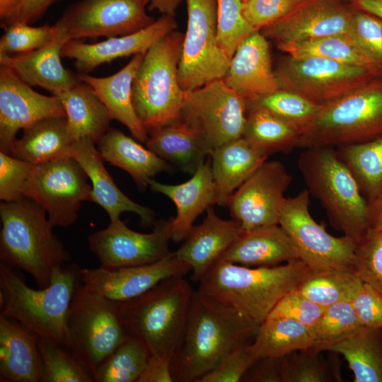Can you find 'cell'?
<instances>
[{"mask_svg": "<svg viewBox=\"0 0 382 382\" xmlns=\"http://www.w3.org/2000/svg\"><path fill=\"white\" fill-rule=\"evenodd\" d=\"M258 327L234 309L195 291L182 336L171 357L174 381L198 382L231 350L252 342Z\"/></svg>", "mask_w": 382, "mask_h": 382, "instance_id": "obj_1", "label": "cell"}, {"mask_svg": "<svg viewBox=\"0 0 382 382\" xmlns=\"http://www.w3.org/2000/svg\"><path fill=\"white\" fill-rule=\"evenodd\" d=\"M311 268L301 259L272 267H247L218 260L198 291L260 325L277 303L296 289Z\"/></svg>", "mask_w": 382, "mask_h": 382, "instance_id": "obj_2", "label": "cell"}, {"mask_svg": "<svg viewBox=\"0 0 382 382\" xmlns=\"http://www.w3.org/2000/svg\"><path fill=\"white\" fill-rule=\"evenodd\" d=\"M0 262L30 274L47 287L53 270L71 262V255L54 233L45 210L24 197L0 204Z\"/></svg>", "mask_w": 382, "mask_h": 382, "instance_id": "obj_3", "label": "cell"}, {"mask_svg": "<svg viewBox=\"0 0 382 382\" xmlns=\"http://www.w3.org/2000/svg\"><path fill=\"white\" fill-rule=\"evenodd\" d=\"M80 270L71 262L55 268L50 284L34 289L17 270L0 262V314L39 337L63 345L70 304L81 282Z\"/></svg>", "mask_w": 382, "mask_h": 382, "instance_id": "obj_4", "label": "cell"}, {"mask_svg": "<svg viewBox=\"0 0 382 382\" xmlns=\"http://www.w3.org/2000/svg\"><path fill=\"white\" fill-rule=\"evenodd\" d=\"M195 291L184 276L167 278L141 295L120 301L128 335L151 354L172 357L182 336Z\"/></svg>", "mask_w": 382, "mask_h": 382, "instance_id": "obj_5", "label": "cell"}, {"mask_svg": "<svg viewBox=\"0 0 382 382\" xmlns=\"http://www.w3.org/2000/svg\"><path fill=\"white\" fill-rule=\"evenodd\" d=\"M297 161L310 195L326 211L332 226L357 243L369 228V203L336 149H304Z\"/></svg>", "mask_w": 382, "mask_h": 382, "instance_id": "obj_6", "label": "cell"}, {"mask_svg": "<svg viewBox=\"0 0 382 382\" xmlns=\"http://www.w3.org/2000/svg\"><path fill=\"white\" fill-rule=\"evenodd\" d=\"M183 38L175 30L156 42L135 75L133 105L147 132L180 120L185 96L178 79Z\"/></svg>", "mask_w": 382, "mask_h": 382, "instance_id": "obj_7", "label": "cell"}, {"mask_svg": "<svg viewBox=\"0 0 382 382\" xmlns=\"http://www.w3.org/2000/svg\"><path fill=\"white\" fill-rule=\"evenodd\" d=\"M382 134V74L352 92L320 106L298 147H337Z\"/></svg>", "mask_w": 382, "mask_h": 382, "instance_id": "obj_8", "label": "cell"}, {"mask_svg": "<svg viewBox=\"0 0 382 382\" xmlns=\"http://www.w3.org/2000/svg\"><path fill=\"white\" fill-rule=\"evenodd\" d=\"M127 336L120 301L89 291L81 282L67 314L64 347L93 377L98 366Z\"/></svg>", "mask_w": 382, "mask_h": 382, "instance_id": "obj_9", "label": "cell"}, {"mask_svg": "<svg viewBox=\"0 0 382 382\" xmlns=\"http://www.w3.org/2000/svg\"><path fill=\"white\" fill-rule=\"evenodd\" d=\"M279 89L320 106L361 87L382 74L367 68L318 57L282 59L274 71Z\"/></svg>", "mask_w": 382, "mask_h": 382, "instance_id": "obj_10", "label": "cell"}, {"mask_svg": "<svg viewBox=\"0 0 382 382\" xmlns=\"http://www.w3.org/2000/svg\"><path fill=\"white\" fill-rule=\"evenodd\" d=\"M187 25L178 66L181 88L190 91L223 79L230 58L217 42L216 0H185Z\"/></svg>", "mask_w": 382, "mask_h": 382, "instance_id": "obj_11", "label": "cell"}, {"mask_svg": "<svg viewBox=\"0 0 382 382\" xmlns=\"http://www.w3.org/2000/svg\"><path fill=\"white\" fill-rule=\"evenodd\" d=\"M310 193L307 189L285 197L279 225L292 240L299 257L311 270L354 269L357 243L351 238L330 235L318 224L309 212Z\"/></svg>", "mask_w": 382, "mask_h": 382, "instance_id": "obj_12", "label": "cell"}, {"mask_svg": "<svg viewBox=\"0 0 382 382\" xmlns=\"http://www.w3.org/2000/svg\"><path fill=\"white\" fill-rule=\"evenodd\" d=\"M88 179L71 156L33 165L23 195L45 210L53 228L68 227L76 220L81 202H91L92 186Z\"/></svg>", "mask_w": 382, "mask_h": 382, "instance_id": "obj_13", "label": "cell"}, {"mask_svg": "<svg viewBox=\"0 0 382 382\" xmlns=\"http://www.w3.org/2000/svg\"><path fill=\"white\" fill-rule=\"evenodd\" d=\"M246 116L245 100L220 79L185 91L180 120L197 131L213 151L243 137Z\"/></svg>", "mask_w": 382, "mask_h": 382, "instance_id": "obj_14", "label": "cell"}, {"mask_svg": "<svg viewBox=\"0 0 382 382\" xmlns=\"http://www.w3.org/2000/svg\"><path fill=\"white\" fill-rule=\"evenodd\" d=\"M146 0H79L54 25L67 41L125 35L156 21L146 13Z\"/></svg>", "mask_w": 382, "mask_h": 382, "instance_id": "obj_15", "label": "cell"}, {"mask_svg": "<svg viewBox=\"0 0 382 382\" xmlns=\"http://www.w3.org/2000/svg\"><path fill=\"white\" fill-rule=\"evenodd\" d=\"M172 219L155 221L149 233L130 229L120 219L90 234L89 248L98 257L100 267L105 270L156 262L172 253L169 250Z\"/></svg>", "mask_w": 382, "mask_h": 382, "instance_id": "obj_16", "label": "cell"}, {"mask_svg": "<svg viewBox=\"0 0 382 382\" xmlns=\"http://www.w3.org/2000/svg\"><path fill=\"white\" fill-rule=\"evenodd\" d=\"M291 175L279 161H265L228 198L226 206L243 231L279 224Z\"/></svg>", "mask_w": 382, "mask_h": 382, "instance_id": "obj_17", "label": "cell"}, {"mask_svg": "<svg viewBox=\"0 0 382 382\" xmlns=\"http://www.w3.org/2000/svg\"><path fill=\"white\" fill-rule=\"evenodd\" d=\"M64 116L55 96L36 92L9 67L0 65V151L11 155L18 130L45 118Z\"/></svg>", "mask_w": 382, "mask_h": 382, "instance_id": "obj_18", "label": "cell"}, {"mask_svg": "<svg viewBox=\"0 0 382 382\" xmlns=\"http://www.w3.org/2000/svg\"><path fill=\"white\" fill-rule=\"evenodd\" d=\"M355 9L352 4L347 5L340 0H310L262 28L261 33L277 43L335 35L352 37V21Z\"/></svg>", "mask_w": 382, "mask_h": 382, "instance_id": "obj_19", "label": "cell"}, {"mask_svg": "<svg viewBox=\"0 0 382 382\" xmlns=\"http://www.w3.org/2000/svg\"><path fill=\"white\" fill-rule=\"evenodd\" d=\"M191 267L174 253L151 264L108 270L81 268V282L91 291L116 301H125L145 293L160 282L185 276Z\"/></svg>", "mask_w": 382, "mask_h": 382, "instance_id": "obj_20", "label": "cell"}, {"mask_svg": "<svg viewBox=\"0 0 382 382\" xmlns=\"http://www.w3.org/2000/svg\"><path fill=\"white\" fill-rule=\"evenodd\" d=\"M177 27L174 16L162 15L150 25L134 33L108 37L96 43L69 40L64 45L61 55L74 59L77 73L88 74L102 64L118 58L145 54L156 42Z\"/></svg>", "mask_w": 382, "mask_h": 382, "instance_id": "obj_21", "label": "cell"}, {"mask_svg": "<svg viewBox=\"0 0 382 382\" xmlns=\"http://www.w3.org/2000/svg\"><path fill=\"white\" fill-rule=\"evenodd\" d=\"M223 80L246 105L279 89L272 69L269 43L260 31L253 33L238 46Z\"/></svg>", "mask_w": 382, "mask_h": 382, "instance_id": "obj_22", "label": "cell"}, {"mask_svg": "<svg viewBox=\"0 0 382 382\" xmlns=\"http://www.w3.org/2000/svg\"><path fill=\"white\" fill-rule=\"evenodd\" d=\"M206 212L203 221L192 228L183 244L174 252L179 260L190 266L191 278L195 282H199L243 233L236 220L220 218L212 206Z\"/></svg>", "mask_w": 382, "mask_h": 382, "instance_id": "obj_23", "label": "cell"}, {"mask_svg": "<svg viewBox=\"0 0 382 382\" xmlns=\"http://www.w3.org/2000/svg\"><path fill=\"white\" fill-rule=\"evenodd\" d=\"M91 138L74 140L71 157L77 161L92 183L91 202L101 207L108 214L110 222L120 219L125 212L137 214L145 227L153 226L155 213L126 196L114 183L103 165V159Z\"/></svg>", "mask_w": 382, "mask_h": 382, "instance_id": "obj_24", "label": "cell"}, {"mask_svg": "<svg viewBox=\"0 0 382 382\" xmlns=\"http://www.w3.org/2000/svg\"><path fill=\"white\" fill-rule=\"evenodd\" d=\"M52 39L44 47L23 54H0V65L12 69L30 86H40L57 95L74 86L77 74L66 69L61 61V52L67 42L64 35L54 25Z\"/></svg>", "mask_w": 382, "mask_h": 382, "instance_id": "obj_25", "label": "cell"}, {"mask_svg": "<svg viewBox=\"0 0 382 382\" xmlns=\"http://www.w3.org/2000/svg\"><path fill=\"white\" fill-rule=\"evenodd\" d=\"M149 186L153 192L170 198L176 207V215L171 223V241L174 243L184 241L194 226L195 219L209 207L216 204L210 161L201 165L185 183L168 185L152 178Z\"/></svg>", "mask_w": 382, "mask_h": 382, "instance_id": "obj_26", "label": "cell"}, {"mask_svg": "<svg viewBox=\"0 0 382 382\" xmlns=\"http://www.w3.org/2000/svg\"><path fill=\"white\" fill-rule=\"evenodd\" d=\"M38 338L17 320L0 314L1 382H41Z\"/></svg>", "mask_w": 382, "mask_h": 382, "instance_id": "obj_27", "label": "cell"}, {"mask_svg": "<svg viewBox=\"0 0 382 382\" xmlns=\"http://www.w3.org/2000/svg\"><path fill=\"white\" fill-rule=\"evenodd\" d=\"M144 57V54L134 55L122 69L108 76L96 77L88 74H76L80 81L94 91L112 119L124 125L136 140L145 144L149 134L138 118L132 102L133 81Z\"/></svg>", "mask_w": 382, "mask_h": 382, "instance_id": "obj_28", "label": "cell"}, {"mask_svg": "<svg viewBox=\"0 0 382 382\" xmlns=\"http://www.w3.org/2000/svg\"><path fill=\"white\" fill-rule=\"evenodd\" d=\"M298 259L299 254L292 240L279 224L243 231L220 258L253 267L276 266Z\"/></svg>", "mask_w": 382, "mask_h": 382, "instance_id": "obj_29", "label": "cell"}, {"mask_svg": "<svg viewBox=\"0 0 382 382\" xmlns=\"http://www.w3.org/2000/svg\"><path fill=\"white\" fill-rule=\"evenodd\" d=\"M216 204L230 196L265 161L268 156L243 137L215 148L210 154Z\"/></svg>", "mask_w": 382, "mask_h": 382, "instance_id": "obj_30", "label": "cell"}, {"mask_svg": "<svg viewBox=\"0 0 382 382\" xmlns=\"http://www.w3.org/2000/svg\"><path fill=\"white\" fill-rule=\"evenodd\" d=\"M96 144L103 159L128 173L139 188L149 186L157 174L172 169L168 162L115 128L110 127Z\"/></svg>", "mask_w": 382, "mask_h": 382, "instance_id": "obj_31", "label": "cell"}, {"mask_svg": "<svg viewBox=\"0 0 382 382\" xmlns=\"http://www.w3.org/2000/svg\"><path fill=\"white\" fill-rule=\"evenodd\" d=\"M148 134L146 148L191 175L212 151L197 131L180 120L153 129Z\"/></svg>", "mask_w": 382, "mask_h": 382, "instance_id": "obj_32", "label": "cell"}, {"mask_svg": "<svg viewBox=\"0 0 382 382\" xmlns=\"http://www.w3.org/2000/svg\"><path fill=\"white\" fill-rule=\"evenodd\" d=\"M74 141L66 116L45 118L23 129L11 156L37 165L71 156Z\"/></svg>", "mask_w": 382, "mask_h": 382, "instance_id": "obj_33", "label": "cell"}, {"mask_svg": "<svg viewBox=\"0 0 382 382\" xmlns=\"http://www.w3.org/2000/svg\"><path fill=\"white\" fill-rule=\"evenodd\" d=\"M54 96L64 108L74 140L91 138L96 144L110 128L112 119L108 109L86 83L79 80L69 89Z\"/></svg>", "mask_w": 382, "mask_h": 382, "instance_id": "obj_34", "label": "cell"}, {"mask_svg": "<svg viewBox=\"0 0 382 382\" xmlns=\"http://www.w3.org/2000/svg\"><path fill=\"white\" fill-rule=\"evenodd\" d=\"M310 329L290 318L268 316L250 343L257 359L281 358L295 351L312 348Z\"/></svg>", "mask_w": 382, "mask_h": 382, "instance_id": "obj_35", "label": "cell"}, {"mask_svg": "<svg viewBox=\"0 0 382 382\" xmlns=\"http://www.w3.org/2000/svg\"><path fill=\"white\" fill-rule=\"evenodd\" d=\"M328 351L345 358L354 382H382V328L364 326Z\"/></svg>", "mask_w": 382, "mask_h": 382, "instance_id": "obj_36", "label": "cell"}, {"mask_svg": "<svg viewBox=\"0 0 382 382\" xmlns=\"http://www.w3.org/2000/svg\"><path fill=\"white\" fill-rule=\"evenodd\" d=\"M277 48L294 57H323L382 73V65L367 54L350 36L335 35L296 42H279Z\"/></svg>", "mask_w": 382, "mask_h": 382, "instance_id": "obj_37", "label": "cell"}, {"mask_svg": "<svg viewBox=\"0 0 382 382\" xmlns=\"http://www.w3.org/2000/svg\"><path fill=\"white\" fill-rule=\"evenodd\" d=\"M243 137L268 156L298 147L299 134L286 122L260 106L247 107Z\"/></svg>", "mask_w": 382, "mask_h": 382, "instance_id": "obj_38", "label": "cell"}, {"mask_svg": "<svg viewBox=\"0 0 382 382\" xmlns=\"http://www.w3.org/2000/svg\"><path fill=\"white\" fill-rule=\"evenodd\" d=\"M368 202L382 192V134L367 141L335 147Z\"/></svg>", "mask_w": 382, "mask_h": 382, "instance_id": "obj_39", "label": "cell"}, {"mask_svg": "<svg viewBox=\"0 0 382 382\" xmlns=\"http://www.w3.org/2000/svg\"><path fill=\"white\" fill-rule=\"evenodd\" d=\"M362 283L352 268L311 269L297 289L325 308L342 301H352Z\"/></svg>", "mask_w": 382, "mask_h": 382, "instance_id": "obj_40", "label": "cell"}, {"mask_svg": "<svg viewBox=\"0 0 382 382\" xmlns=\"http://www.w3.org/2000/svg\"><path fill=\"white\" fill-rule=\"evenodd\" d=\"M149 356L141 342L128 335L98 366L94 382H137Z\"/></svg>", "mask_w": 382, "mask_h": 382, "instance_id": "obj_41", "label": "cell"}, {"mask_svg": "<svg viewBox=\"0 0 382 382\" xmlns=\"http://www.w3.org/2000/svg\"><path fill=\"white\" fill-rule=\"evenodd\" d=\"M361 323L352 301H342L325 307L322 315L310 328L313 347L328 351L338 343L359 331Z\"/></svg>", "mask_w": 382, "mask_h": 382, "instance_id": "obj_42", "label": "cell"}, {"mask_svg": "<svg viewBox=\"0 0 382 382\" xmlns=\"http://www.w3.org/2000/svg\"><path fill=\"white\" fill-rule=\"evenodd\" d=\"M321 352L308 348L279 358L282 382L342 381L337 366L328 361Z\"/></svg>", "mask_w": 382, "mask_h": 382, "instance_id": "obj_43", "label": "cell"}, {"mask_svg": "<svg viewBox=\"0 0 382 382\" xmlns=\"http://www.w3.org/2000/svg\"><path fill=\"white\" fill-rule=\"evenodd\" d=\"M246 105L260 106L267 109L286 122L299 136L312 124L320 108L319 105L304 97L283 89H279Z\"/></svg>", "mask_w": 382, "mask_h": 382, "instance_id": "obj_44", "label": "cell"}, {"mask_svg": "<svg viewBox=\"0 0 382 382\" xmlns=\"http://www.w3.org/2000/svg\"><path fill=\"white\" fill-rule=\"evenodd\" d=\"M38 347L42 361L41 382H94L63 345L39 337Z\"/></svg>", "mask_w": 382, "mask_h": 382, "instance_id": "obj_45", "label": "cell"}, {"mask_svg": "<svg viewBox=\"0 0 382 382\" xmlns=\"http://www.w3.org/2000/svg\"><path fill=\"white\" fill-rule=\"evenodd\" d=\"M241 0H216L217 42L230 58L238 46L256 31L243 14Z\"/></svg>", "mask_w": 382, "mask_h": 382, "instance_id": "obj_46", "label": "cell"}, {"mask_svg": "<svg viewBox=\"0 0 382 382\" xmlns=\"http://www.w3.org/2000/svg\"><path fill=\"white\" fill-rule=\"evenodd\" d=\"M354 270L361 281L382 294V233L369 228L357 243Z\"/></svg>", "mask_w": 382, "mask_h": 382, "instance_id": "obj_47", "label": "cell"}, {"mask_svg": "<svg viewBox=\"0 0 382 382\" xmlns=\"http://www.w3.org/2000/svg\"><path fill=\"white\" fill-rule=\"evenodd\" d=\"M0 39V54H23L37 50L46 45L54 35L53 25L31 26L24 22H17L4 28Z\"/></svg>", "mask_w": 382, "mask_h": 382, "instance_id": "obj_48", "label": "cell"}, {"mask_svg": "<svg viewBox=\"0 0 382 382\" xmlns=\"http://www.w3.org/2000/svg\"><path fill=\"white\" fill-rule=\"evenodd\" d=\"M33 165L0 151V199L10 202L23 197Z\"/></svg>", "mask_w": 382, "mask_h": 382, "instance_id": "obj_49", "label": "cell"}, {"mask_svg": "<svg viewBox=\"0 0 382 382\" xmlns=\"http://www.w3.org/2000/svg\"><path fill=\"white\" fill-rule=\"evenodd\" d=\"M352 37L373 59L382 65V20L356 8Z\"/></svg>", "mask_w": 382, "mask_h": 382, "instance_id": "obj_50", "label": "cell"}, {"mask_svg": "<svg viewBox=\"0 0 382 382\" xmlns=\"http://www.w3.org/2000/svg\"><path fill=\"white\" fill-rule=\"evenodd\" d=\"M250 343L241 345L231 350L198 382L241 381L246 371L257 359L251 350Z\"/></svg>", "mask_w": 382, "mask_h": 382, "instance_id": "obj_51", "label": "cell"}, {"mask_svg": "<svg viewBox=\"0 0 382 382\" xmlns=\"http://www.w3.org/2000/svg\"><path fill=\"white\" fill-rule=\"evenodd\" d=\"M303 2V0H247L243 3L242 11L248 23L260 31Z\"/></svg>", "mask_w": 382, "mask_h": 382, "instance_id": "obj_52", "label": "cell"}, {"mask_svg": "<svg viewBox=\"0 0 382 382\" xmlns=\"http://www.w3.org/2000/svg\"><path fill=\"white\" fill-rule=\"evenodd\" d=\"M324 309L296 289L287 293L268 316L290 318L310 329L318 321Z\"/></svg>", "mask_w": 382, "mask_h": 382, "instance_id": "obj_53", "label": "cell"}, {"mask_svg": "<svg viewBox=\"0 0 382 382\" xmlns=\"http://www.w3.org/2000/svg\"><path fill=\"white\" fill-rule=\"evenodd\" d=\"M364 327L382 328V294L363 282L352 301Z\"/></svg>", "mask_w": 382, "mask_h": 382, "instance_id": "obj_54", "label": "cell"}, {"mask_svg": "<svg viewBox=\"0 0 382 382\" xmlns=\"http://www.w3.org/2000/svg\"><path fill=\"white\" fill-rule=\"evenodd\" d=\"M64 0H21L16 11L6 21L1 23L4 29L17 22L32 24L40 18L54 4Z\"/></svg>", "mask_w": 382, "mask_h": 382, "instance_id": "obj_55", "label": "cell"}, {"mask_svg": "<svg viewBox=\"0 0 382 382\" xmlns=\"http://www.w3.org/2000/svg\"><path fill=\"white\" fill-rule=\"evenodd\" d=\"M244 382H282L279 358L257 359L243 376Z\"/></svg>", "mask_w": 382, "mask_h": 382, "instance_id": "obj_56", "label": "cell"}, {"mask_svg": "<svg viewBox=\"0 0 382 382\" xmlns=\"http://www.w3.org/2000/svg\"><path fill=\"white\" fill-rule=\"evenodd\" d=\"M170 363V357L150 354L146 366L137 382H174Z\"/></svg>", "mask_w": 382, "mask_h": 382, "instance_id": "obj_57", "label": "cell"}, {"mask_svg": "<svg viewBox=\"0 0 382 382\" xmlns=\"http://www.w3.org/2000/svg\"><path fill=\"white\" fill-rule=\"evenodd\" d=\"M368 203L369 228L382 233V192Z\"/></svg>", "mask_w": 382, "mask_h": 382, "instance_id": "obj_58", "label": "cell"}, {"mask_svg": "<svg viewBox=\"0 0 382 382\" xmlns=\"http://www.w3.org/2000/svg\"><path fill=\"white\" fill-rule=\"evenodd\" d=\"M151 11L156 10L162 15L175 16L182 0H146Z\"/></svg>", "mask_w": 382, "mask_h": 382, "instance_id": "obj_59", "label": "cell"}, {"mask_svg": "<svg viewBox=\"0 0 382 382\" xmlns=\"http://www.w3.org/2000/svg\"><path fill=\"white\" fill-rule=\"evenodd\" d=\"M352 4L357 9L382 20V0H352Z\"/></svg>", "mask_w": 382, "mask_h": 382, "instance_id": "obj_60", "label": "cell"}, {"mask_svg": "<svg viewBox=\"0 0 382 382\" xmlns=\"http://www.w3.org/2000/svg\"><path fill=\"white\" fill-rule=\"evenodd\" d=\"M21 0H0V21H6L17 8Z\"/></svg>", "mask_w": 382, "mask_h": 382, "instance_id": "obj_61", "label": "cell"}, {"mask_svg": "<svg viewBox=\"0 0 382 382\" xmlns=\"http://www.w3.org/2000/svg\"><path fill=\"white\" fill-rule=\"evenodd\" d=\"M247 0H241V1L243 3L245 1H246Z\"/></svg>", "mask_w": 382, "mask_h": 382, "instance_id": "obj_62", "label": "cell"}, {"mask_svg": "<svg viewBox=\"0 0 382 382\" xmlns=\"http://www.w3.org/2000/svg\"><path fill=\"white\" fill-rule=\"evenodd\" d=\"M303 1H310V0H303Z\"/></svg>", "mask_w": 382, "mask_h": 382, "instance_id": "obj_63", "label": "cell"}]
</instances>
